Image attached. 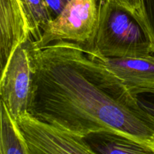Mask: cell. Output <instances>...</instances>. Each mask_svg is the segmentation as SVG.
I'll return each instance as SVG.
<instances>
[{"instance_id":"2","label":"cell","mask_w":154,"mask_h":154,"mask_svg":"<svg viewBox=\"0 0 154 154\" xmlns=\"http://www.w3.org/2000/svg\"><path fill=\"white\" fill-rule=\"evenodd\" d=\"M92 50L99 58L143 57L153 54L147 33L133 15L108 0H100Z\"/></svg>"},{"instance_id":"3","label":"cell","mask_w":154,"mask_h":154,"mask_svg":"<svg viewBox=\"0 0 154 154\" xmlns=\"http://www.w3.org/2000/svg\"><path fill=\"white\" fill-rule=\"evenodd\" d=\"M99 21L97 0H71L58 16L42 27L38 40L30 39V45L41 48L56 41L67 40L93 49Z\"/></svg>"},{"instance_id":"15","label":"cell","mask_w":154,"mask_h":154,"mask_svg":"<svg viewBox=\"0 0 154 154\" xmlns=\"http://www.w3.org/2000/svg\"><path fill=\"white\" fill-rule=\"evenodd\" d=\"M151 147H152V150H153V153H154V136L153 138V140H152V143H151Z\"/></svg>"},{"instance_id":"5","label":"cell","mask_w":154,"mask_h":154,"mask_svg":"<svg viewBox=\"0 0 154 154\" xmlns=\"http://www.w3.org/2000/svg\"><path fill=\"white\" fill-rule=\"evenodd\" d=\"M30 40V39H29ZM29 40L20 45L2 72L1 101L14 120L27 111L32 82Z\"/></svg>"},{"instance_id":"14","label":"cell","mask_w":154,"mask_h":154,"mask_svg":"<svg viewBox=\"0 0 154 154\" xmlns=\"http://www.w3.org/2000/svg\"><path fill=\"white\" fill-rule=\"evenodd\" d=\"M111 2L115 3L121 7L124 8L127 11H129L132 15L136 14L138 9V0H108Z\"/></svg>"},{"instance_id":"11","label":"cell","mask_w":154,"mask_h":154,"mask_svg":"<svg viewBox=\"0 0 154 154\" xmlns=\"http://www.w3.org/2000/svg\"><path fill=\"white\" fill-rule=\"evenodd\" d=\"M134 17L147 33L154 54V0H138Z\"/></svg>"},{"instance_id":"10","label":"cell","mask_w":154,"mask_h":154,"mask_svg":"<svg viewBox=\"0 0 154 154\" xmlns=\"http://www.w3.org/2000/svg\"><path fill=\"white\" fill-rule=\"evenodd\" d=\"M27 14L30 29L32 40H38L42 28L53 20L45 0H20Z\"/></svg>"},{"instance_id":"9","label":"cell","mask_w":154,"mask_h":154,"mask_svg":"<svg viewBox=\"0 0 154 154\" xmlns=\"http://www.w3.org/2000/svg\"><path fill=\"white\" fill-rule=\"evenodd\" d=\"M1 102L0 154H29L25 139L5 104Z\"/></svg>"},{"instance_id":"6","label":"cell","mask_w":154,"mask_h":154,"mask_svg":"<svg viewBox=\"0 0 154 154\" xmlns=\"http://www.w3.org/2000/svg\"><path fill=\"white\" fill-rule=\"evenodd\" d=\"M32 39L27 14L20 0H0V64L2 72L15 49Z\"/></svg>"},{"instance_id":"12","label":"cell","mask_w":154,"mask_h":154,"mask_svg":"<svg viewBox=\"0 0 154 154\" xmlns=\"http://www.w3.org/2000/svg\"><path fill=\"white\" fill-rule=\"evenodd\" d=\"M140 106L154 117V85L129 89Z\"/></svg>"},{"instance_id":"1","label":"cell","mask_w":154,"mask_h":154,"mask_svg":"<svg viewBox=\"0 0 154 154\" xmlns=\"http://www.w3.org/2000/svg\"><path fill=\"white\" fill-rule=\"evenodd\" d=\"M27 112L75 135L108 130L151 147L154 117L91 48L67 40L30 45Z\"/></svg>"},{"instance_id":"8","label":"cell","mask_w":154,"mask_h":154,"mask_svg":"<svg viewBox=\"0 0 154 154\" xmlns=\"http://www.w3.org/2000/svg\"><path fill=\"white\" fill-rule=\"evenodd\" d=\"M83 138L93 154H154L147 144L113 131L90 132Z\"/></svg>"},{"instance_id":"7","label":"cell","mask_w":154,"mask_h":154,"mask_svg":"<svg viewBox=\"0 0 154 154\" xmlns=\"http://www.w3.org/2000/svg\"><path fill=\"white\" fill-rule=\"evenodd\" d=\"M129 89L154 85V55L143 57L100 58Z\"/></svg>"},{"instance_id":"13","label":"cell","mask_w":154,"mask_h":154,"mask_svg":"<svg viewBox=\"0 0 154 154\" xmlns=\"http://www.w3.org/2000/svg\"><path fill=\"white\" fill-rule=\"evenodd\" d=\"M71 0H45L52 18L58 16Z\"/></svg>"},{"instance_id":"4","label":"cell","mask_w":154,"mask_h":154,"mask_svg":"<svg viewBox=\"0 0 154 154\" xmlns=\"http://www.w3.org/2000/svg\"><path fill=\"white\" fill-rule=\"evenodd\" d=\"M29 154H93L84 138L24 112L17 119Z\"/></svg>"}]
</instances>
